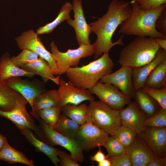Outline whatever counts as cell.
<instances>
[{
	"mask_svg": "<svg viewBox=\"0 0 166 166\" xmlns=\"http://www.w3.org/2000/svg\"><path fill=\"white\" fill-rule=\"evenodd\" d=\"M130 2L132 8V13L129 17L120 25V34L154 38H166L155 27L156 20L166 9V4L154 9L144 10L139 7L135 0Z\"/></svg>",
	"mask_w": 166,
	"mask_h": 166,
	"instance_id": "7a4b0ae2",
	"label": "cell"
},
{
	"mask_svg": "<svg viewBox=\"0 0 166 166\" xmlns=\"http://www.w3.org/2000/svg\"><path fill=\"white\" fill-rule=\"evenodd\" d=\"M141 89L155 100L162 108L166 110V88L155 89L143 87Z\"/></svg>",
	"mask_w": 166,
	"mask_h": 166,
	"instance_id": "d590c367",
	"label": "cell"
},
{
	"mask_svg": "<svg viewBox=\"0 0 166 166\" xmlns=\"http://www.w3.org/2000/svg\"><path fill=\"white\" fill-rule=\"evenodd\" d=\"M111 166H131L129 160L125 152L108 158Z\"/></svg>",
	"mask_w": 166,
	"mask_h": 166,
	"instance_id": "f35d334b",
	"label": "cell"
},
{
	"mask_svg": "<svg viewBox=\"0 0 166 166\" xmlns=\"http://www.w3.org/2000/svg\"><path fill=\"white\" fill-rule=\"evenodd\" d=\"M137 135V132L134 130L121 125L110 135L115 136L126 148L132 143Z\"/></svg>",
	"mask_w": 166,
	"mask_h": 166,
	"instance_id": "1f68e13d",
	"label": "cell"
},
{
	"mask_svg": "<svg viewBox=\"0 0 166 166\" xmlns=\"http://www.w3.org/2000/svg\"><path fill=\"white\" fill-rule=\"evenodd\" d=\"M132 69L122 66L117 71L104 77L99 81L110 84L118 88L124 94L134 98L135 90L132 79Z\"/></svg>",
	"mask_w": 166,
	"mask_h": 166,
	"instance_id": "9a60e30c",
	"label": "cell"
},
{
	"mask_svg": "<svg viewBox=\"0 0 166 166\" xmlns=\"http://www.w3.org/2000/svg\"><path fill=\"white\" fill-rule=\"evenodd\" d=\"M6 81L11 88L19 93L26 100L32 109L34 99L45 90L34 82L23 79L20 77L10 78Z\"/></svg>",
	"mask_w": 166,
	"mask_h": 166,
	"instance_id": "ac0fdd59",
	"label": "cell"
},
{
	"mask_svg": "<svg viewBox=\"0 0 166 166\" xmlns=\"http://www.w3.org/2000/svg\"><path fill=\"white\" fill-rule=\"evenodd\" d=\"M35 75L15 65L9 54L2 55L0 60V79L6 81L13 77H32Z\"/></svg>",
	"mask_w": 166,
	"mask_h": 166,
	"instance_id": "603a6c76",
	"label": "cell"
},
{
	"mask_svg": "<svg viewBox=\"0 0 166 166\" xmlns=\"http://www.w3.org/2000/svg\"><path fill=\"white\" fill-rule=\"evenodd\" d=\"M144 124L146 127H166V110L160 108L154 115L148 117Z\"/></svg>",
	"mask_w": 166,
	"mask_h": 166,
	"instance_id": "e575fe53",
	"label": "cell"
},
{
	"mask_svg": "<svg viewBox=\"0 0 166 166\" xmlns=\"http://www.w3.org/2000/svg\"><path fill=\"white\" fill-rule=\"evenodd\" d=\"M38 55L32 51L24 49L17 56H13L11 59L13 63L18 67L38 58Z\"/></svg>",
	"mask_w": 166,
	"mask_h": 166,
	"instance_id": "836d02e7",
	"label": "cell"
},
{
	"mask_svg": "<svg viewBox=\"0 0 166 166\" xmlns=\"http://www.w3.org/2000/svg\"><path fill=\"white\" fill-rule=\"evenodd\" d=\"M86 122L92 123L110 135L122 125L120 111L95 100L90 101L88 106Z\"/></svg>",
	"mask_w": 166,
	"mask_h": 166,
	"instance_id": "5b68a950",
	"label": "cell"
},
{
	"mask_svg": "<svg viewBox=\"0 0 166 166\" xmlns=\"http://www.w3.org/2000/svg\"><path fill=\"white\" fill-rule=\"evenodd\" d=\"M166 60V51L160 49L151 61L141 66L132 69V79L135 90L143 88L149 74L157 66Z\"/></svg>",
	"mask_w": 166,
	"mask_h": 166,
	"instance_id": "d6986e66",
	"label": "cell"
},
{
	"mask_svg": "<svg viewBox=\"0 0 166 166\" xmlns=\"http://www.w3.org/2000/svg\"><path fill=\"white\" fill-rule=\"evenodd\" d=\"M60 100V95L58 89L45 90L34 99L33 108L30 113L39 121L40 118L38 117L36 112L41 109L58 105Z\"/></svg>",
	"mask_w": 166,
	"mask_h": 166,
	"instance_id": "44dd1931",
	"label": "cell"
},
{
	"mask_svg": "<svg viewBox=\"0 0 166 166\" xmlns=\"http://www.w3.org/2000/svg\"><path fill=\"white\" fill-rule=\"evenodd\" d=\"M50 47L57 63L58 76H60L65 73L69 68L78 67L81 59L90 56L95 52L93 44L81 45L77 49H69L65 52L59 51L54 41L51 42Z\"/></svg>",
	"mask_w": 166,
	"mask_h": 166,
	"instance_id": "8992f818",
	"label": "cell"
},
{
	"mask_svg": "<svg viewBox=\"0 0 166 166\" xmlns=\"http://www.w3.org/2000/svg\"><path fill=\"white\" fill-rule=\"evenodd\" d=\"M166 166V156L160 158H156L151 162L148 166Z\"/></svg>",
	"mask_w": 166,
	"mask_h": 166,
	"instance_id": "b9f144b4",
	"label": "cell"
},
{
	"mask_svg": "<svg viewBox=\"0 0 166 166\" xmlns=\"http://www.w3.org/2000/svg\"><path fill=\"white\" fill-rule=\"evenodd\" d=\"M109 134L89 122L81 125L75 140L83 151H89L97 147L104 146Z\"/></svg>",
	"mask_w": 166,
	"mask_h": 166,
	"instance_id": "9c48e42d",
	"label": "cell"
},
{
	"mask_svg": "<svg viewBox=\"0 0 166 166\" xmlns=\"http://www.w3.org/2000/svg\"><path fill=\"white\" fill-rule=\"evenodd\" d=\"M19 130L30 144L34 148L36 151L42 152L45 154L55 166L59 165L60 159L54 147L40 140L35 135L33 131L29 128H22Z\"/></svg>",
	"mask_w": 166,
	"mask_h": 166,
	"instance_id": "ffe728a7",
	"label": "cell"
},
{
	"mask_svg": "<svg viewBox=\"0 0 166 166\" xmlns=\"http://www.w3.org/2000/svg\"><path fill=\"white\" fill-rule=\"evenodd\" d=\"M127 107L120 110L121 125L135 130L137 133L145 127L148 117L138 108L135 102L131 101Z\"/></svg>",
	"mask_w": 166,
	"mask_h": 166,
	"instance_id": "e0dca14e",
	"label": "cell"
},
{
	"mask_svg": "<svg viewBox=\"0 0 166 166\" xmlns=\"http://www.w3.org/2000/svg\"><path fill=\"white\" fill-rule=\"evenodd\" d=\"M98 166H111V163L108 158H106L102 161L98 163Z\"/></svg>",
	"mask_w": 166,
	"mask_h": 166,
	"instance_id": "ee69618b",
	"label": "cell"
},
{
	"mask_svg": "<svg viewBox=\"0 0 166 166\" xmlns=\"http://www.w3.org/2000/svg\"><path fill=\"white\" fill-rule=\"evenodd\" d=\"M114 63L108 53L81 67H70L65 73L70 81L76 87L90 89L104 77L113 72Z\"/></svg>",
	"mask_w": 166,
	"mask_h": 166,
	"instance_id": "3957f363",
	"label": "cell"
},
{
	"mask_svg": "<svg viewBox=\"0 0 166 166\" xmlns=\"http://www.w3.org/2000/svg\"><path fill=\"white\" fill-rule=\"evenodd\" d=\"M80 125L62 114L53 128L64 136L75 140Z\"/></svg>",
	"mask_w": 166,
	"mask_h": 166,
	"instance_id": "f1b7e54d",
	"label": "cell"
},
{
	"mask_svg": "<svg viewBox=\"0 0 166 166\" xmlns=\"http://www.w3.org/2000/svg\"><path fill=\"white\" fill-rule=\"evenodd\" d=\"M124 152L131 166H148L155 158L150 147L137 134L132 143L125 148Z\"/></svg>",
	"mask_w": 166,
	"mask_h": 166,
	"instance_id": "4fadbf2b",
	"label": "cell"
},
{
	"mask_svg": "<svg viewBox=\"0 0 166 166\" xmlns=\"http://www.w3.org/2000/svg\"><path fill=\"white\" fill-rule=\"evenodd\" d=\"M73 9L74 19L67 20L68 23L75 30L76 38L79 45L90 44L89 36L92 32L91 27L86 22L82 8V0H73Z\"/></svg>",
	"mask_w": 166,
	"mask_h": 166,
	"instance_id": "2e32d148",
	"label": "cell"
},
{
	"mask_svg": "<svg viewBox=\"0 0 166 166\" xmlns=\"http://www.w3.org/2000/svg\"><path fill=\"white\" fill-rule=\"evenodd\" d=\"M62 113L61 108L59 105L39 110L36 112L38 117L53 128Z\"/></svg>",
	"mask_w": 166,
	"mask_h": 166,
	"instance_id": "4dcf8cb0",
	"label": "cell"
},
{
	"mask_svg": "<svg viewBox=\"0 0 166 166\" xmlns=\"http://www.w3.org/2000/svg\"><path fill=\"white\" fill-rule=\"evenodd\" d=\"M0 160L10 164L19 163L34 166L33 160H29L22 152L13 148L7 141L0 151Z\"/></svg>",
	"mask_w": 166,
	"mask_h": 166,
	"instance_id": "484cf974",
	"label": "cell"
},
{
	"mask_svg": "<svg viewBox=\"0 0 166 166\" xmlns=\"http://www.w3.org/2000/svg\"><path fill=\"white\" fill-rule=\"evenodd\" d=\"M73 9L72 4L69 2H66L62 6L57 17L51 22L39 27L36 30L37 34L39 35L52 32L62 22L71 18L70 13Z\"/></svg>",
	"mask_w": 166,
	"mask_h": 166,
	"instance_id": "83f0119b",
	"label": "cell"
},
{
	"mask_svg": "<svg viewBox=\"0 0 166 166\" xmlns=\"http://www.w3.org/2000/svg\"><path fill=\"white\" fill-rule=\"evenodd\" d=\"M21 68L41 76L45 82L50 80L58 85L59 84L60 76H54L49 63L39 57L37 59L28 63Z\"/></svg>",
	"mask_w": 166,
	"mask_h": 166,
	"instance_id": "7402d4cb",
	"label": "cell"
},
{
	"mask_svg": "<svg viewBox=\"0 0 166 166\" xmlns=\"http://www.w3.org/2000/svg\"><path fill=\"white\" fill-rule=\"evenodd\" d=\"M155 89L166 88V60L157 66L149 74L144 87Z\"/></svg>",
	"mask_w": 166,
	"mask_h": 166,
	"instance_id": "4316f807",
	"label": "cell"
},
{
	"mask_svg": "<svg viewBox=\"0 0 166 166\" xmlns=\"http://www.w3.org/2000/svg\"><path fill=\"white\" fill-rule=\"evenodd\" d=\"M57 155L59 157L60 166H80L78 162L75 160L69 155L64 151L54 148Z\"/></svg>",
	"mask_w": 166,
	"mask_h": 166,
	"instance_id": "8d00e7d4",
	"label": "cell"
},
{
	"mask_svg": "<svg viewBox=\"0 0 166 166\" xmlns=\"http://www.w3.org/2000/svg\"><path fill=\"white\" fill-rule=\"evenodd\" d=\"M39 126L41 132V139L49 145L61 146L68 151L72 157L78 162L84 160L83 151L75 140L69 139L56 131L40 119Z\"/></svg>",
	"mask_w": 166,
	"mask_h": 166,
	"instance_id": "52a82bcc",
	"label": "cell"
},
{
	"mask_svg": "<svg viewBox=\"0 0 166 166\" xmlns=\"http://www.w3.org/2000/svg\"><path fill=\"white\" fill-rule=\"evenodd\" d=\"M99 149L96 153L93 156L90 157V160L93 161H95L99 163L106 158H107L105 156L101 151V147H99Z\"/></svg>",
	"mask_w": 166,
	"mask_h": 166,
	"instance_id": "60d3db41",
	"label": "cell"
},
{
	"mask_svg": "<svg viewBox=\"0 0 166 166\" xmlns=\"http://www.w3.org/2000/svg\"><path fill=\"white\" fill-rule=\"evenodd\" d=\"M137 134L149 146L155 157L166 156V127L145 126Z\"/></svg>",
	"mask_w": 166,
	"mask_h": 166,
	"instance_id": "5bb4252c",
	"label": "cell"
},
{
	"mask_svg": "<svg viewBox=\"0 0 166 166\" xmlns=\"http://www.w3.org/2000/svg\"><path fill=\"white\" fill-rule=\"evenodd\" d=\"M20 95L11 88L6 81L0 79V110L9 111L13 109Z\"/></svg>",
	"mask_w": 166,
	"mask_h": 166,
	"instance_id": "cb8c5ba5",
	"label": "cell"
},
{
	"mask_svg": "<svg viewBox=\"0 0 166 166\" xmlns=\"http://www.w3.org/2000/svg\"><path fill=\"white\" fill-rule=\"evenodd\" d=\"M38 35L34 30H30L22 33L15 39L20 49H27L34 51L49 63L54 75H58L55 59L51 53L45 48Z\"/></svg>",
	"mask_w": 166,
	"mask_h": 166,
	"instance_id": "ba28073f",
	"label": "cell"
},
{
	"mask_svg": "<svg viewBox=\"0 0 166 166\" xmlns=\"http://www.w3.org/2000/svg\"><path fill=\"white\" fill-rule=\"evenodd\" d=\"M7 141L6 138L0 133V151Z\"/></svg>",
	"mask_w": 166,
	"mask_h": 166,
	"instance_id": "f6af8a7d",
	"label": "cell"
},
{
	"mask_svg": "<svg viewBox=\"0 0 166 166\" xmlns=\"http://www.w3.org/2000/svg\"><path fill=\"white\" fill-rule=\"evenodd\" d=\"M58 90L60 95L58 105L61 107L70 104L78 105L86 101L94 100V98L90 90L76 87L70 81L60 79Z\"/></svg>",
	"mask_w": 166,
	"mask_h": 166,
	"instance_id": "7c38bea8",
	"label": "cell"
},
{
	"mask_svg": "<svg viewBox=\"0 0 166 166\" xmlns=\"http://www.w3.org/2000/svg\"><path fill=\"white\" fill-rule=\"evenodd\" d=\"M154 39L160 49L166 51V38H156Z\"/></svg>",
	"mask_w": 166,
	"mask_h": 166,
	"instance_id": "7bdbcfd3",
	"label": "cell"
},
{
	"mask_svg": "<svg viewBox=\"0 0 166 166\" xmlns=\"http://www.w3.org/2000/svg\"><path fill=\"white\" fill-rule=\"evenodd\" d=\"M139 7L144 10L155 9L166 3V0H135Z\"/></svg>",
	"mask_w": 166,
	"mask_h": 166,
	"instance_id": "74e56055",
	"label": "cell"
},
{
	"mask_svg": "<svg viewBox=\"0 0 166 166\" xmlns=\"http://www.w3.org/2000/svg\"><path fill=\"white\" fill-rule=\"evenodd\" d=\"M132 11L130 2L113 0L108 6L106 13L89 24L92 32L97 36L96 41L93 44L95 58L97 59L104 53H109L110 49L116 45H124L123 35L114 42H112V38L117 27L129 17Z\"/></svg>",
	"mask_w": 166,
	"mask_h": 166,
	"instance_id": "6da1fadb",
	"label": "cell"
},
{
	"mask_svg": "<svg viewBox=\"0 0 166 166\" xmlns=\"http://www.w3.org/2000/svg\"><path fill=\"white\" fill-rule=\"evenodd\" d=\"M155 27L159 32L166 36V9L157 18L155 22Z\"/></svg>",
	"mask_w": 166,
	"mask_h": 166,
	"instance_id": "ab89813d",
	"label": "cell"
},
{
	"mask_svg": "<svg viewBox=\"0 0 166 166\" xmlns=\"http://www.w3.org/2000/svg\"><path fill=\"white\" fill-rule=\"evenodd\" d=\"M27 103L26 100L20 95L15 108L9 111L0 110V117H5L11 121L19 130L26 128L30 129L40 139V129L32 117L26 110V105Z\"/></svg>",
	"mask_w": 166,
	"mask_h": 166,
	"instance_id": "8fae6325",
	"label": "cell"
},
{
	"mask_svg": "<svg viewBox=\"0 0 166 166\" xmlns=\"http://www.w3.org/2000/svg\"><path fill=\"white\" fill-rule=\"evenodd\" d=\"M89 90L92 94L96 95L100 101L116 110H120L131 101V98L109 83L99 81Z\"/></svg>",
	"mask_w": 166,
	"mask_h": 166,
	"instance_id": "30bf717a",
	"label": "cell"
},
{
	"mask_svg": "<svg viewBox=\"0 0 166 166\" xmlns=\"http://www.w3.org/2000/svg\"><path fill=\"white\" fill-rule=\"evenodd\" d=\"M103 146L105 147L108 152L106 156L107 158L121 154L124 152L125 149L123 144L114 135L109 137Z\"/></svg>",
	"mask_w": 166,
	"mask_h": 166,
	"instance_id": "d6a6232c",
	"label": "cell"
},
{
	"mask_svg": "<svg viewBox=\"0 0 166 166\" xmlns=\"http://www.w3.org/2000/svg\"><path fill=\"white\" fill-rule=\"evenodd\" d=\"M134 98L138 108L148 117L154 115L161 108L155 100L141 89L135 90Z\"/></svg>",
	"mask_w": 166,
	"mask_h": 166,
	"instance_id": "d4e9b609",
	"label": "cell"
},
{
	"mask_svg": "<svg viewBox=\"0 0 166 166\" xmlns=\"http://www.w3.org/2000/svg\"><path fill=\"white\" fill-rule=\"evenodd\" d=\"M154 38L137 37L121 51L117 63L132 69L151 61L160 49Z\"/></svg>",
	"mask_w": 166,
	"mask_h": 166,
	"instance_id": "277c9868",
	"label": "cell"
},
{
	"mask_svg": "<svg viewBox=\"0 0 166 166\" xmlns=\"http://www.w3.org/2000/svg\"><path fill=\"white\" fill-rule=\"evenodd\" d=\"M61 108L63 114L79 124L86 122L88 105L86 103L77 105L68 104Z\"/></svg>",
	"mask_w": 166,
	"mask_h": 166,
	"instance_id": "f546056e",
	"label": "cell"
}]
</instances>
